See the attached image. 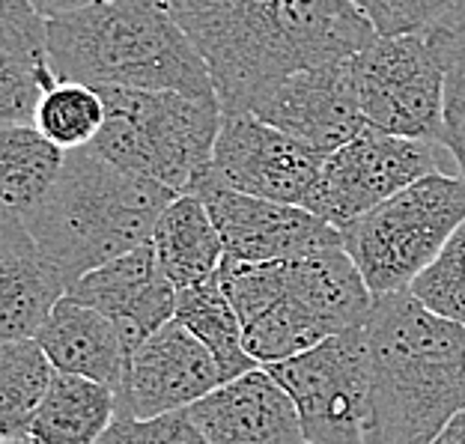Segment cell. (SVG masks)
<instances>
[{
  "mask_svg": "<svg viewBox=\"0 0 465 444\" xmlns=\"http://www.w3.org/2000/svg\"><path fill=\"white\" fill-rule=\"evenodd\" d=\"M224 113H253L292 72L355 57L379 34L355 0H167Z\"/></svg>",
  "mask_w": 465,
  "mask_h": 444,
  "instance_id": "1",
  "label": "cell"
},
{
  "mask_svg": "<svg viewBox=\"0 0 465 444\" xmlns=\"http://www.w3.org/2000/svg\"><path fill=\"white\" fill-rule=\"evenodd\" d=\"M364 329L373 373L364 444H432L465 409V325L403 290L373 295Z\"/></svg>",
  "mask_w": 465,
  "mask_h": 444,
  "instance_id": "2",
  "label": "cell"
},
{
  "mask_svg": "<svg viewBox=\"0 0 465 444\" xmlns=\"http://www.w3.org/2000/svg\"><path fill=\"white\" fill-rule=\"evenodd\" d=\"M48 51L57 81L218 99L206 60L167 0H96L48 18Z\"/></svg>",
  "mask_w": 465,
  "mask_h": 444,
  "instance_id": "3",
  "label": "cell"
},
{
  "mask_svg": "<svg viewBox=\"0 0 465 444\" xmlns=\"http://www.w3.org/2000/svg\"><path fill=\"white\" fill-rule=\"evenodd\" d=\"M173 197V188L81 146L66 153L57 185L25 227L72 290L87 271L146 245Z\"/></svg>",
  "mask_w": 465,
  "mask_h": 444,
  "instance_id": "4",
  "label": "cell"
},
{
  "mask_svg": "<svg viewBox=\"0 0 465 444\" xmlns=\"http://www.w3.org/2000/svg\"><path fill=\"white\" fill-rule=\"evenodd\" d=\"M104 125L90 146L132 173L155 179L176 194H192L213 167L221 132L218 99L176 90L102 87Z\"/></svg>",
  "mask_w": 465,
  "mask_h": 444,
  "instance_id": "5",
  "label": "cell"
},
{
  "mask_svg": "<svg viewBox=\"0 0 465 444\" xmlns=\"http://www.w3.org/2000/svg\"><path fill=\"white\" fill-rule=\"evenodd\" d=\"M465 224V179L430 173L346 224L343 248L373 295L409 290Z\"/></svg>",
  "mask_w": 465,
  "mask_h": 444,
  "instance_id": "6",
  "label": "cell"
},
{
  "mask_svg": "<svg viewBox=\"0 0 465 444\" xmlns=\"http://www.w3.org/2000/svg\"><path fill=\"white\" fill-rule=\"evenodd\" d=\"M430 173H460L457 158L445 143L400 137L367 125L341 150L325 155L304 209L343 230Z\"/></svg>",
  "mask_w": 465,
  "mask_h": 444,
  "instance_id": "7",
  "label": "cell"
},
{
  "mask_svg": "<svg viewBox=\"0 0 465 444\" xmlns=\"http://www.w3.org/2000/svg\"><path fill=\"white\" fill-rule=\"evenodd\" d=\"M352 72L367 125L445 143V66L427 34L376 36Z\"/></svg>",
  "mask_w": 465,
  "mask_h": 444,
  "instance_id": "8",
  "label": "cell"
},
{
  "mask_svg": "<svg viewBox=\"0 0 465 444\" xmlns=\"http://www.w3.org/2000/svg\"><path fill=\"white\" fill-rule=\"evenodd\" d=\"M364 325L266 367L292 397L308 441L364 444L373 385Z\"/></svg>",
  "mask_w": 465,
  "mask_h": 444,
  "instance_id": "9",
  "label": "cell"
},
{
  "mask_svg": "<svg viewBox=\"0 0 465 444\" xmlns=\"http://www.w3.org/2000/svg\"><path fill=\"white\" fill-rule=\"evenodd\" d=\"M213 212V221L224 242L227 257L245 262H278L299 260L322 248L343 245L341 227L295 203L242 194L236 188L203 176L194 192Z\"/></svg>",
  "mask_w": 465,
  "mask_h": 444,
  "instance_id": "10",
  "label": "cell"
},
{
  "mask_svg": "<svg viewBox=\"0 0 465 444\" xmlns=\"http://www.w3.org/2000/svg\"><path fill=\"white\" fill-rule=\"evenodd\" d=\"M325 155L283 134L257 113H224L209 176L242 194L304 206Z\"/></svg>",
  "mask_w": 465,
  "mask_h": 444,
  "instance_id": "11",
  "label": "cell"
},
{
  "mask_svg": "<svg viewBox=\"0 0 465 444\" xmlns=\"http://www.w3.org/2000/svg\"><path fill=\"white\" fill-rule=\"evenodd\" d=\"M224 382L213 352L171 320L129 352L125 382L116 394V420L158 418L188 409Z\"/></svg>",
  "mask_w": 465,
  "mask_h": 444,
  "instance_id": "12",
  "label": "cell"
},
{
  "mask_svg": "<svg viewBox=\"0 0 465 444\" xmlns=\"http://www.w3.org/2000/svg\"><path fill=\"white\" fill-rule=\"evenodd\" d=\"M253 113L320 155H331L367 129L352 57L292 72Z\"/></svg>",
  "mask_w": 465,
  "mask_h": 444,
  "instance_id": "13",
  "label": "cell"
},
{
  "mask_svg": "<svg viewBox=\"0 0 465 444\" xmlns=\"http://www.w3.org/2000/svg\"><path fill=\"white\" fill-rule=\"evenodd\" d=\"M176 292V283L155 257L153 242L87 271L69 290L78 301L93 304L108 316L120 329L129 352L173 320Z\"/></svg>",
  "mask_w": 465,
  "mask_h": 444,
  "instance_id": "14",
  "label": "cell"
},
{
  "mask_svg": "<svg viewBox=\"0 0 465 444\" xmlns=\"http://www.w3.org/2000/svg\"><path fill=\"white\" fill-rule=\"evenodd\" d=\"M200 432L213 444H304V427L278 379L266 367L221 382L188 406Z\"/></svg>",
  "mask_w": 465,
  "mask_h": 444,
  "instance_id": "15",
  "label": "cell"
},
{
  "mask_svg": "<svg viewBox=\"0 0 465 444\" xmlns=\"http://www.w3.org/2000/svg\"><path fill=\"white\" fill-rule=\"evenodd\" d=\"M69 283L21 221L0 215V337H36Z\"/></svg>",
  "mask_w": 465,
  "mask_h": 444,
  "instance_id": "16",
  "label": "cell"
},
{
  "mask_svg": "<svg viewBox=\"0 0 465 444\" xmlns=\"http://www.w3.org/2000/svg\"><path fill=\"white\" fill-rule=\"evenodd\" d=\"M54 84L48 18L30 0H0V123L36 125L39 104Z\"/></svg>",
  "mask_w": 465,
  "mask_h": 444,
  "instance_id": "17",
  "label": "cell"
},
{
  "mask_svg": "<svg viewBox=\"0 0 465 444\" xmlns=\"http://www.w3.org/2000/svg\"><path fill=\"white\" fill-rule=\"evenodd\" d=\"M36 340L60 373L96 379L114 388V394L123 390L129 349L120 329L93 304L78 301L75 295H63L42 322Z\"/></svg>",
  "mask_w": 465,
  "mask_h": 444,
  "instance_id": "18",
  "label": "cell"
},
{
  "mask_svg": "<svg viewBox=\"0 0 465 444\" xmlns=\"http://www.w3.org/2000/svg\"><path fill=\"white\" fill-rule=\"evenodd\" d=\"M150 242L176 290L215 278L227 257L213 212L197 194H176L158 218Z\"/></svg>",
  "mask_w": 465,
  "mask_h": 444,
  "instance_id": "19",
  "label": "cell"
},
{
  "mask_svg": "<svg viewBox=\"0 0 465 444\" xmlns=\"http://www.w3.org/2000/svg\"><path fill=\"white\" fill-rule=\"evenodd\" d=\"M116 420L114 388L75 373H54L30 424V444H99Z\"/></svg>",
  "mask_w": 465,
  "mask_h": 444,
  "instance_id": "20",
  "label": "cell"
},
{
  "mask_svg": "<svg viewBox=\"0 0 465 444\" xmlns=\"http://www.w3.org/2000/svg\"><path fill=\"white\" fill-rule=\"evenodd\" d=\"M66 164V150L36 125H4L0 129V203L4 215L25 221L51 194Z\"/></svg>",
  "mask_w": 465,
  "mask_h": 444,
  "instance_id": "21",
  "label": "cell"
},
{
  "mask_svg": "<svg viewBox=\"0 0 465 444\" xmlns=\"http://www.w3.org/2000/svg\"><path fill=\"white\" fill-rule=\"evenodd\" d=\"M176 322H183L200 343H203L221 367L224 382L239 379L257 370V358L248 352L245 329L232 301L221 287L218 274L200 281L194 287H183L176 292Z\"/></svg>",
  "mask_w": 465,
  "mask_h": 444,
  "instance_id": "22",
  "label": "cell"
},
{
  "mask_svg": "<svg viewBox=\"0 0 465 444\" xmlns=\"http://www.w3.org/2000/svg\"><path fill=\"white\" fill-rule=\"evenodd\" d=\"M54 373L57 370L36 337L0 343V436L27 441Z\"/></svg>",
  "mask_w": 465,
  "mask_h": 444,
  "instance_id": "23",
  "label": "cell"
},
{
  "mask_svg": "<svg viewBox=\"0 0 465 444\" xmlns=\"http://www.w3.org/2000/svg\"><path fill=\"white\" fill-rule=\"evenodd\" d=\"M104 125V99L96 87L75 81L54 84L36 111V129L63 150H81L99 137Z\"/></svg>",
  "mask_w": 465,
  "mask_h": 444,
  "instance_id": "24",
  "label": "cell"
},
{
  "mask_svg": "<svg viewBox=\"0 0 465 444\" xmlns=\"http://www.w3.org/2000/svg\"><path fill=\"white\" fill-rule=\"evenodd\" d=\"M427 36L445 66V146L465 179V0H457Z\"/></svg>",
  "mask_w": 465,
  "mask_h": 444,
  "instance_id": "25",
  "label": "cell"
},
{
  "mask_svg": "<svg viewBox=\"0 0 465 444\" xmlns=\"http://www.w3.org/2000/svg\"><path fill=\"white\" fill-rule=\"evenodd\" d=\"M420 304L450 322L465 325V224L409 287Z\"/></svg>",
  "mask_w": 465,
  "mask_h": 444,
  "instance_id": "26",
  "label": "cell"
},
{
  "mask_svg": "<svg viewBox=\"0 0 465 444\" xmlns=\"http://www.w3.org/2000/svg\"><path fill=\"white\" fill-rule=\"evenodd\" d=\"M99 444H213V441L200 432L194 418L188 415V409H176L158 418L114 420Z\"/></svg>",
  "mask_w": 465,
  "mask_h": 444,
  "instance_id": "27",
  "label": "cell"
},
{
  "mask_svg": "<svg viewBox=\"0 0 465 444\" xmlns=\"http://www.w3.org/2000/svg\"><path fill=\"white\" fill-rule=\"evenodd\" d=\"M379 36L427 34L457 0H355Z\"/></svg>",
  "mask_w": 465,
  "mask_h": 444,
  "instance_id": "28",
  "label": "cell"
},
{
  "mask_svg": "<svg viewBox=\"0 0 465 444\" xmlns=\"http://www.w3.org/2000/svg\"><path fill=\"white\" fill-rule=\"evenodd\" d=\"M34 9L42 18H60V15H69V13H78V9L96 4V0H30Z\"/></svg>",
  "mask_w": 465,
  "mask_h": 444,
  "instance_id": "29",
  "label": "cell"
},
{
  "mask_svg": "<svg viewBox=\"0 0 465 444\" xmlns=\"http://www.w3.org/2000/svg\"><path fill=\"white\" fill-rule=\"evenodd\" d=\"M432 444H465V409L448 420V427L432 439Z\"/></svg>",
  "mask_w": 465,
  "mask_h": 444,
  "instance_id": "30",
  "label": "cell"
},
{
  "mask_svg": "<svg viewBox=\"0 0 465 444\" xmlns=\"http://www.w3.org/2000/svg\"><path fill=\"white\" fill-rule=\"evenodd\" d=\"M0 444H27V441H21V439H4Z\"/></svg>",
  "mask_w": 465,
  "mask_h": 444,
  "instance_id": "31",
  "label": "cell"
},
{
  "mask_svg": "<svg viewBox=\"0 0 465 444\" xmlns=\"http://www.w3.org/2000/svg\"><path fill=\"white\" fill-rule=\"evenodd\" d=\"M304 444H316V441H304Z\"/></svg>",
  "mask_w": 465,
  "mask_h": 444,
  "instance_id": "32",
  "label": "cell"
},
{
  "mask_svg": "<svg viewBox=\"0 0 465 444\" xmlns=\"http://www.w3.org/2000/svg\"><path fill=\"white\" fill-rule=\"evenodd\" d=\"M27 444H30V441H27Z\"/></svg>",
  "mask_w": 465,
  "mask_h": 444,
  "instance_id": "33",
  "label": "cell"
}]
</instances>
